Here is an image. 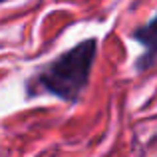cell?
Here are the masks:
<instances>
[{
  "label": "cell",
  "mask_w": 157,
  "mask_h": 157,
  "mask_svg": "<svg viewBox=\"0 0 157 157\" xmlns=\"http://www.w3.org/2000/svg\"><path fill=\"white\" fill-rule=\"evenodd\" d=\"M0 2H4V0H0Z\"/></svg>",
  "instance_id": "3"
},
{
  "label": "cell",
  "mask_w": 157,
  "mask_h": 157,
  "mask_svg": "<svg viewBox=\"0 0 157 157\" xmlns=\"http://www.w3.org/2000/svg\"><path fill=\"white\" fill-rule=\"evenodd\" d=\"M133 36H135V40H139L147 48V54L139 58V70H145L151 64H155V60H157V16L149 24L139 28Z\"/></svg>",
  "instance_id": "2"
},
{
  "label": "cell",
  "mask_w": 157,
  "mask_h": 157,
  "mask_svg": "<svg viewBox=\"0 0 157 157\" xmlns=\"http://www.w3.org/2000/svg\"><path fill=\"white\" fill-rule=\"evenodd\" d=\"M96 50L98 42L90 38L74 46L72 50L64 52L40 72V86L60 100L76 101L88 86Z\"/></svg>",
  "instance_id": "1"
}]
</instances>
